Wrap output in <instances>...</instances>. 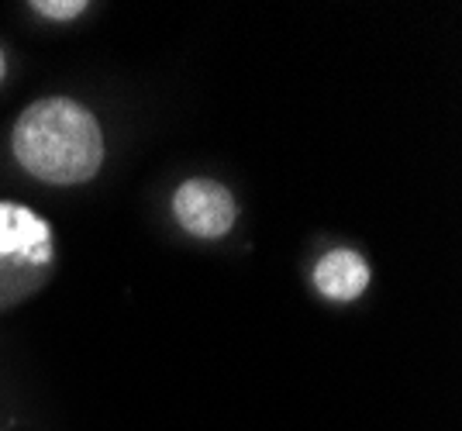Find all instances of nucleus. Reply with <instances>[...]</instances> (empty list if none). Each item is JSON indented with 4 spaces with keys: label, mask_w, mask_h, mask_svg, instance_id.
Here are the masks:
<instances>
[{
    "label": "nucleus",
    "mask_w": 462,
    "mask_h": 431,
    "mask_svg": "<svg viewBox=\"0 0 462 431\" xmlns=\"http://www.w3.org/2000/svg\"><path fill=\"white\" fill-rule=\"evenodd\" d=\"M11 149L28 177L52 187H77L104 166V132L73 97H42L14 121Z\"/></svg>",
    "instance_id": "f257e3e1"
},
{
    "label": "nucleus",
    "mask_w": 462,
    "mask_h": 431,
    "mask_svg": "<svg viewBox=\"0 0 462 431\" xmlns=\"http://www.w3.org/2000/svg\"><path fill=\"white\" fill-rule=\"evenodd\" d=\"M52 228L32 207L0 200V307L35 294L52 273Z\"/></svg>",
    "instance_id": "f03ea898"
},
{
    "label": "nucleus",
    "mask_w": 462,
    "mask_h": 431,
    "mask_svg": "<svg viewBox=\"0 0 462 431\" xmlns=\"http://www.w3.org/2000/svg\"><path fill=\"white\" fill-rule=\"evenodd\" d=\"M173 217L193 238H221L235 228L238 204L225 183L208 177H193L180 183L173 194Z\"/></svg>",
    "instance_id": "7ed1b4c3"
},
{
    "label": "nucleus",
    "mask_w": 462,
    "mask_h": 431,
    "mask_svg": "<svg viewBox=\"0 0 462 431\" xmlns=\"http://www.w3.org/2000/svg\"><path fill=\"white\" fill-rule=\"evenodd\" d=\"M314 287L328 297V300H338L348 304L356 297H363V290L369 287V266L359 252H348V249H335L328 252L318 266H314Z\"/></svg>",
    "instance_id": "20e7f679"
},
{
    "label": "nucleus",
    "mask_w": 462,
    "mask_h": 431,
    "mask_svg": "<svg viewBox=\"0 0 462 431\" xmlns=\"http://www.w3.org/2000/svg\"><path fill=\"white\" fill-rule=\"evenodd\" d=\"M32 11L52 21H73L87 11V0H32Z\"/></svg>",
    "instance_id": "39448f33"
},
{
    "label": "nucleus",
    "mask_w": 462,
    "mask_h": 431,
    "mask_svg": "<svg viewBox=\"0 0 462 431\" xmlns=\"http://www.w3.org/2000/svg\"><path fill=\"white\" fill-rule=\"evenodd\" d=\"M4 73H7V62H4V49H0V79H4Z\"/></svg>",
    "instance_id": "423d86ee"
}]
</instances>
